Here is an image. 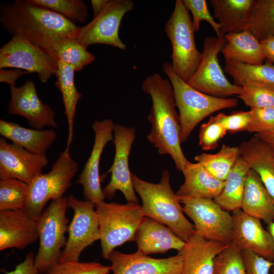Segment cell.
<instances>
[{"label":"cell","instance_id":"cell-1","mask_svg":"<svg viewBox=\"0 0 274 274\" xmlns=\"http://www.w3.org/2000/svg\"><path fill=\"white\" fill-rule=\"evenodd\" d=\"M142 89L152 99L147 140L159 154L169 155L176 168L182 171L188 160L181 146L180 117L172 84L168 78L154 73L144 79Z\"/></svg>","mask_w":274,"mask_h":274},{"label":"cell","instance_id":"cell-2","mask_svg":"<svg viewBox=\"0 0 274 274\" xmlns=\"http://www.w3.org/2000/svg\"><path fill=\"white\" fill-rule=\"evenodd\" d=\"M0 22L12 36L21 32L30 42L49 54L52 44L58 38L77 39L79 27L57 13L32 4L30 0L1 4Z\"/></svg>","mask_w":274,"mask_h":274},{"label":"cell","instance_id":"cell-3","mask_svg":"<svg viewBox=\"0 0 274 274\" xmlns=\"http://www.w3.org/2000/svg\"><path fill=\"white\" fill-rule=\"evenodd\" d=\"M131 178L134 190L142 201L144 216L165 225L186 242L195 230L184 215L179 196L171 188L168 171H163L157 184L143 180L132 173Z\"/></svg>","mask_w":274,"mask_h":274},{"label":"cell","instance_id":"cell-4","mask_svg":"<svg viewBox=\"0 0 274 274\" xmlns=\"http://www.w3.org/2000/svg\"><path fill=\"white\" fill-rule=\"evenodd\" d=\"M162 68L172 84L179 110L181 143L187 140L197 125L206 117L221 110L235 107L238 104L234 98L217 97L196 90L180 78L168 62L164 63Z\"/></svg>","mask_w":274,"mask_h":274},{"label":"cell","instance_id":"cell-5","mask_svg":"<svg viewBox=\"0 0 274 274\" xmlns=\"http://www.w3.org/2000/svg\"><path fill=\"white\" fill-rule=\"evenodd\" d=\"M164 31L172 45V67L180 78L188 82L200 63L202 53L196 48L192 20L182 0L176 1Z\"/></svg>","mask_w":274,"mask_h":274},{"label":"cell","instance_id":"cell-6","mask_svg":"<svg viewBox=\"0 0 274 274\" xmlns=\"http://www.w3.org/2000/svg\"><path fill=\"white\" fill-rule=\"evenodd\" d=\"M100 232L103 258L108 259L117 247L133 241L136 231L145 217L141 206L135 202L122 204L104 201L95 205Z\"/></svg>","mask_w":274,"mask_h":274},{"label":"cell","instance_id":"cell-7","mask_svg":"<svg viewBox=\"0 0 274 274\" xmlns=\"http://www.w3.org/2000/svg\"><path fill=\"white\" fill-rule=\"evenodd\" d=\"M68 208L67 197L52 200L37 220L39 246L35 264L39 273L45 272L59 261L67 241Z\"/></svg>","mask_w":274,"mask_h":274},{"label":"cell","instance_id":"cell-8","mask_svg":"<svg viewBox=\"0 0 274 274\" xmlns=\"http://www.w3.org/2000/svg\"><path fill=\"white\" fill-rule=\"evenodd\" d=\"M78 169V164L71 156L70 148L66 147L49 172L42 173L28 184V197L24 209L38 220L49 200L63 196Z\"/></svg>","mask_w":274,"mask_h":274},{"label":"cell","instance_id":"cell-9","mask_svg":"<svg viewBox=\"0 0 274 274\" xmlns=\"http://www.w3.org/2000/svg\"><path fill=\"white\" fill-rule=\"evenodd\" d=\"M179 196V195H178ZM182 211L193 222L195 232L204 238L230 244L233 240V218L214 199L179 196Z\"/></svg>","mask_w":274,"mask_h":274},{"label":"cell","instance_id":"cell-10","mask_svg":"<svg viewBox=\"0 0 274 274\" xmlns=\"http://www.w3.org/2000/svg\"><path fill=\"white\" fill-rule=\"evenodd\" d=\"M226 43L225 36L204 38L200 63L187 82L190 86L202 93L217 97L226 98L240 94L242 87L228 80L218 60V54Z\"/></svg>","mask_w":274,"mask_h":274},{"label":"cell","instance_id":"cell-11","mask_svg":"<svg viewBox=\"0 0 274 274\" xmlns=\"http://www.w3.org/2000/svg\"><path fill=\"white\" fill-rule=\"evenodd\" d=\"M58 60L17 32L0 49V68L13 67L36 73L46 83L57 70Z\"/></svg>","mask_w":274,"mask_h":274},{"label":"cell","instance_id":"cell-12","mask_svg":"<svg viewBox=\"0 0 274 274\" xmlns=\"http://www.w3.org/2000/svg\"><path fill=\"white\" fill-rule=\"evenodd\" d=\"M68 197V207L74 212L68 227V238L59 261H78L82 251L100 239L99 222L95 204L81 200L73 195Z\"/></svg>","mask_w":274,"mask_h":274},{"label":"cell","instance_id":"cell-13","mask_svg":"<svg viewBox=\"0 0 274 274\" xmlns=\"http://www.w3.org/2000/svg\"><path fill=\"white\" fill-rule=\"evenodd\" d=\"M133 6L131 0H109L90 22L79 27L77 41L86 48L98 44L125 50L126 46L119 38V29L123 17Z\"/></svg>","mask_w":274,"mask_h":274},{"label":"cell","instance_id":"cell-14","mask_svg":"<svg viewBox=\"0 0 274 274\" xmlns=\"http://www.w3.org/2000/svg\"><path fill=\"white\" fill-rule=\"evenodd\" d=\"M115 153L113 162L108 172L111 180L104 188L105 198L112 199L117 191H121L128 202L139 203L133 187L131 174L129 167V157L135 138L134 128L115 124L113 128Z\"/></svg>","mask_w":274,"mask_h":274},{"label":"cell","instance_id":"cell-15","mask_svg":"<svg viewBox=\"0 0 274 274\" xmlns=\"http://www.w3.org/2000/svg\"><path fill=\"white\" fill-rule=\"evenodd\" d=\"M114 124L110 119L97 120L92 124L94 144L90 155L76 182L82 186L85 199L95 205L105 198L100 184L99 163L106 144L114 140Z\"/></svg>","mask_w":274,"mask_h":274},{"label":"cell","instance_id":"cell-16","mask_svg":"<svg viewBox=\"0 0 274 274\" xmlns=\"http://www.w3.org/2000/svg\"><path fill=\"white\" fill-rule=\"evenodd\" d=\"M10 94L8 103L9 114L23 116L33 129L57 128L55 113L39 98L33 81L28 79L20 87H10Z\"/></svg>","mask_w":274,"mask_h":274},{"label":"cell","instance_id":"cell-17","mask_svg":"<svg viewBox=\"0 0 274 274\" xmlns=\"http://www.w3.org/2000/svg\"><path fill=\"white\" fill-rule=\"evenodd\" d=\"M49 160L46 154L30 152L0 139V179H16L27 184L42 174Z\"/></svg>","mask_w":274,"mask_h":274},{"label":"cell","instance_id":"cell-18","mask_svg":"<svg viewBox=\"0 0 274 274\" xmlns=\"http://www.w3.org/2000/svg\"><path fill=\"white\" fill-rule=\"evenodd\" d=\"M108 260L113 274H181L183 256L181 252L166 258L156 259L139 251L124 254L113 250Z\"/></svg>","mask_w":274,"mask_h":274},{"label":"cell","instance_id":"cell-19","mask_svg":"<svg viewBox=\"0 0 274 274\" xmlns=\"http://www.w3.org/2000/svg\"><path fill=\"white\" fill-rule=\"evenodd\" d=\"M232 243L242 250H247L274 262V241L262 226L261 220L242 210L232 212Z\"/></svg>","mask_w":274,"mask_h":274},{"label":"cell","instance_id":"cell-20","mask_svg":"<svg viewBox=\"0 0 274 274\" xmlns=\"http://www.w3.org/2000/svg\"><path fill=\"white\" fill-rule=\"evenodd\" d=\"M38 239L37 220L25 210L0 211V251L23 249Z\"/></svg>","mask_w":274,"mask_h":274},{"label":"cell","instance_id":"cell-21","mask_svg":"<svg viewBox=\"0 0 274 274\" xmlns=\"http://www.w3.org/2000/svg\"><path fill=\"white\" fill-rule=\"evenodd\" d=\"M138 250L147 255L164 253L170 249L181 252L186 242L168 227L154 219L144 217L135 234Z\"/></svg>","mask_w":274,"mask_h":274},{"label":"cell","instance_id":"cell-22","mask_svg":"<svg viewBox=\"0 0 274 274\" xmlns=\"http://www.w3.org/2000/svg\"><path fill=\"white\" fill-rule=\"evenodd\" d=\"M229 244L206 239L195 232L180 252L183 256L181 274H213L215 258Z\"/></svg>","mask_w":274,"mask_h":274},{"label":"cell","instance_id":"cell-23","mask_svg":"<svg viewBox=\"0 0 274 274\" xmlns=\"http://www.w3.org/2000/svg\"><path fill=\"white\" fill-rule=\"evenodd\" d=\"M238 148L240 156L257 173L274 201V150L256 134Z\"/></svg>","mask_w":274,"mask_h":274},{"label":"cell","instance_id":"cell-24","mask_svg":"<svg viewBox=\"0 0 274 274\" xmlns=\"http://www.w3.org/2000/svg\"><path fill=\"white\" fill-rule=\"evenodd\" d=\"M182 172L185 180L176 193L179 196L214 199L224 186V181L213 176L199 162L188 160Z\"/></svg>","mask_w":274,"mask_h":274},{"label":"cell","instance_id":"cell-25","mask_svg":"<svg viewBox=\"0 0 274 274\" xmlns=\"http://www.w3.org/2000/svg\"><path fill=\"white\" fill-rule=\"evenodd\" d=\"M241 210L267 225L274 220V201L258 175L251 168L245 178Z\"/></svg>","mask_w":274,"mask_h":274},{"label":"cell","instance_id":"cell-26","mask_svg":"<svg viewBox=\"0 0 274 274\" xmlns=\"http://www.w3.org/2000/svg\"><path fill=\"white\" fill-rule=\"evenodd\" d=\"M0 134L14 145L39 154H46L57 138L53 129H30L3 119L0 120Z\"/></svg>","mask_w":274,"mask_h":274},{"label":"cell","instance_id":"cell-27","mask_svg":"<svg viewBox=\"0 0 274 274\" xmlns=\"http://www.w3.org/2000/svg\"><path fill=\"white\" fill-rule=\"evenodd\" d=\"M225 37L226 43L221 52L225 60L250 65L264 63L265 56L260 42L249 30L231 32Z\"/></svg>","mask_w":274,"mask_h":274},{"label":"cell","instance_id":"cell-28","mask_svg":"<svg viewBox=\"0 0 274 274\" xmlns=\"http://www.w3.org/2000/svg\"><path fill=\"white\" fill-rule=\"evenodd\" d=\"M57 65V70L55 75L57 80L55 84L62 94L64 114L68 123L66 147L70 148L73 138L76 107L82 94L78 91L75 85L74 77L76 71L74 67L60 60H58Z\"/></svg>","mask_w":274,"mask_h":274},{"label":"cell","instance_id":"cell-29","mask_svg":"<svg viewBox=\"0 0 274 274\" xmlns=\"http://www.w3.org/2000/svg\"><path fill=\"white\" fill-rule=\"evenodd\" d=\"M224 70L236 86L255 85L274 90V65L267 61L261 64L250 65L225 60Z\"/></svg>","mask_w":274,"mask_h":274},{"label":"cell","instance_id":"cell-30","mask_svg":"<svg viewBox=\"0 0 274 274\" xmlns=\"http://www.w3.org/2000/svg\"><path fill=\"white\" fill-rule=\"evenodd\" d=\"M250 169L239 156L224 181L222 192L214 199L224 210L232 212L241 209L245 178Z\"/></svg>","mask_w":274,"mask_h":274},{"label":"cell","instance_id":"cell-31","mask_svg":"<svg viewBox=\"0 0 274 274\" xmlns=\"http://www.w3.org/2000/svg\"><path fill=\"white\" fill-rule=\"evenodd\" d=\"M246 29L259 41L274 36V0H254L236 32Z\"/></svg>","mask_w":274,"mask_h":274},{"label":"cell","instance_id":"cell-32","mask_svg":"<svg viewBox=\"0 0 274 274\" xmlns=\"http://www.w3.org/2000/svg\"><path fill=\"white\" fill-rule=\"evenodd\" d=\"M254 0H211L214 18L220 25L219 37L236 32L247 16Z\"/></svg>","mask_w":274,"mask_h":274},{"label":"cell","instance_id":"cell-33","mask_svg":"<svg viewBox=\"0 0 274 274\" xmlns=\"http://www.w3.org/2000/svg\"><path fill=\"white\" fill-rule=\"evenodd\" d=\"M50 55L72 65L76 71L83 68L95 59L93 54L81 45L76 38L60 37L51 45Z\"/></svg>","mask_w":274,"mask_h":274},{"label":"cell","instance_id":"cell-34","mask_svg":"<svg viewBox=\"0 0 274 274\" xmlns=\"http://www.w3.org/2000/svg\"><path fill=\"white\" fill-rule=\"evenodd\" d=\"M239 156L238 147L223 145L217 153H202L195 156L194 159L201 164L213 176L221 181H225Z\"/></svg>","mask_w":274,"mask_h":274},{"label":"cell","instance_id":"cell-35","mask_svg":"<svg viewBox=\"0 0 274 274\" xmlns=\"http://www.w3.org/2000/svg\"><path fill=\"white\" fill-rule=\"evenodd\" d=\"M28 185L16 179L0 180V211L24 209L26 206Z\"/></svg>","mask_w":274,"mask_h":274},{"label":"cell","instance_id":"cell-36","mask_svg":"<svg viewBox=\"0 0 274 274\" xmlns=\"http://www.w3.org/2000/svg\"><path fill=\"white\" fill-rule=\"evenodd\" d=\"M30 1L36 5L57 13L74 23H84L88 15L87 7L82 0H30Z\"/></svg>","mask_w":274,"mask_h":274},{"label":"cell","instance_id":"cell-37","mask_svg":"<svg viewBox=\"0 0 274 274\" xmlns=\"http://www.w3.org/2000/svg\"><path fill=\"white\" fill-rule=\"evenodd\" d=\"M213 274H247L242 250L230 243L215 258Z\"/></svg>","mask_w":274,"mask_h":274},{"label":"cell","instance_id":"cell-38","mask_svg":"<svg viewBox=\"0 0 274 274\" xmlns=\"http://www.w3.org/2000/svg\"><path fill=\"white\" fill-rule=\"evenodd\" d=\"M110 271V266L94 261H58L50 267L45 274H108Z\"/></svg>","mask_w":274,"mask_h":274},{"label":"cell","instance_id":"cell-39","mask_svg":"<svg viewBox=\"0 0 274 274\" xmlns=\"http://www.w3.org/2000/svg\"><path fill=\"white\" fill-rule=\"evenodd\" d=\"M238 97L251 109L274 107V90L250 85L242 86Z\"/></svg>","mask_w":274,"mask_h":274},{"label":"cell","instance_id":"cell-40","mask_svg":"<svg viewBox=\"0 0 274 274\" xmlns=\"http://www.w3.org/2000/svg\"><path fill=\"white\" fill-rule=\"evenodd\" d=\"M227 130L211 116L207 122L201 125L199 129L198 145L204 151L214 150L218 142L226 134Z\"/></svg>","mask_w":274,"mask_h":274},{"label":"cell","instance_id":"cell-41","mask_svg":"<svg viewBox=\"0 0 274 274\" xmlns=\"http://www.w3.org/2000/svg\"><path fill=\"white\" fill-rule=\"evenodd\" d=\"M188 11H190L193 17L192 25L195 31L199 29L201 21H206L214 29L217 37L219 36L220 25L214 17L211 15L205 0H182Z\"/></svg>","mask_w":274,"mask_h":274},{"label":"cell","instance_id":"cell-42","mask_svg":"<svg viewBox=\"0 0 274 274\" xmlns=\"http://www.w3.org/2000/svg\"><path fill=\"white\" fill-rule=\"evenodd\" d=\"M250 111L251 120L247 131L255 134L274 132V107Z\"/></svg>","mask_w":274,"mask_h":274},{"label":"cell","instance_id":"cell-43","mask_svg":"<svg viewBox=\"0 0 274 274\" xmlns=\"http://www.w3.org/2000/svg\"><path fill=\"white\" fill-rule=\"evenodd\" d=\"M214 117L227 132L234 133L247 130L251 120V112L250 111H235L229 115L220 113Z\"/></svg>","mask_w":274,"mask_h":274},{"label":"cell","instance_id":"cell-44","mask_svg":"<svg viewBox=\"0 0 274 274\" xmlns=\"http://www.w3.org/2000/svg\"><path fill=\"white\" fill-rule=\"evenodd\" d=\"M247 274H270L274 262L267 260L252 252L242 250Z\"/></svg>","mask_w":274,"mask_h":274},{"label":"cell","instance_id":"cell-45","mask_svg":"<svg viewBox=\"0 0 274 274\" xmlns=\"http://www.w3.org/2000/svg\"><path fill=\"white\" fill-rule=\"evenodd\" d=\"M35 257L33 252H29L24 260L16 266L14 270L3 271L5 274H39L35 264Z\"/></svg>","mask_w":274,"mask_h":274},{"label":"cell","instance_id":"cell-46","mask_svg":"<svg viewBox=\"0 0 274 274\" xmlns=\"http://www.w3.org/2000/svg\"><path fill=\"white\" fill-rule=\"evenodd\" d=\"M27 74L29 73L18 68L11 70L2 69L0 72V81L8 84L10 87L14 86L19 77Z\"/></svg>","mask_w":274,"mask_h":274},{"label":"cell","instance_id":"cell-47","mask_svg":"<svg viewBox=\"0 0 274 274\" xmlns=\"http://www.w3.org/2000/svg\"><path fill=\"white\" fill-rule=\"evenodd\" d=\"M260 42L265 56L266 61L274 64V36L270 37Z\"/></svg>","mask_w":274,"mask_h":274},{"label":"cell","instance_id":"cell-48","mask_svg":"<svg viewBox=\"0 0 274 274\" xmlns=\"http://www.w3.org/2000/svg\"><path fill=\"white\" fill-rule=\"evenodd\" d=\"M109 0H92L91 3L93 11V17L99 14L107 6Z\"/></svg>","mask_w":274,"mask_h":274},{"label":"cell","instance_id":"cell-49","mask_svg":"<svg viewBox=\"0 0 274 274\" xmlns=\"http://www.w3.org/2000/svg\"><path fill=\"white\" fill-rule=\"evenodd\" d=\"M255 134L274 150V132Z\"/></svg>","mask_w":274,"mask_h":274},{"label":"cell","instance_id":"cell-50","mask_svg":"<svg viewBox=\"0 0 274 274\" xmlns=\"http://www.w3.org/2000/svg\"><path fill=\"white\" fill-rule=\"evenodd\" d=\"M267 230L269 232L274 241V220L272 222L267 225Z\"/></svg>","mask_w":274,"mask_h":274},{"label":"cell","instance_id":"cell-51","mask_svg":"<svg viewBox=\"0 0 274 274\" xmlns=\"http://www.w3.org/2000/svg\"><path fill=\"white\" fill-rule=\"evenodd\" d=\"M270 274H274V267L271 269V272Z\"/></svg>","mask_w":274,"mask_h":274},{"label":"cell","instance_id":"cell-52","mask_svg":"<svg viewBox=\"0 0 274 274\" xmlns=\"http://www.w3.org/2000/svg\"></svg>","mask_w":274,"mask_h":274}]
</instances>
